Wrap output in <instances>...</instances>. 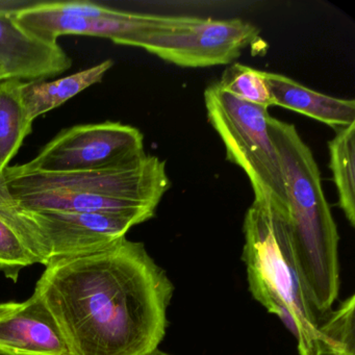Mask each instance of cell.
Returning a JSON list of instances; mask_svg holds the SVG:
<instances>
[{"label": "cell", "instance_id": "12", "mask_svg": "<svg viewBox=\"0 0 355 355\" xmlns=\"http://www.w3.org/2000/svg\"><path fill=\"white\" fill-rule=\"evenodd\" d=\"M273 105L318 120L334 130L355 123L354 101H345L322 94L282 74L263 71Z\"/></svg>", "mask_w": 355, "mask_h": 355}, {"label": "cell", "instance_id": "10", "mask_svg": "<svg viewBox=\"0 0 355 355\" xmlns=\"http://www.w3.org/2000/svg\"><path fill=\"white\" fill-rule=\"evenodd\" d=\"M0 355H70L55 318L36 294L0 303Z\"/></svg>", "mask_w": 355, "mask_h": 355}, {"label": "cell", "instance_id": "20", "mask_svg": "<svg viewBox=\"0 0 355 355\" xmlns=\"http://www.w3.org/2000/svg\"><path fill=\"white\" fill-rule=\"evenodd\" d=\"M5 80H8L7 76H6L3 68L0 67V83L5 82Z\"/></svg>", "mask_w": 355, "mask_h": 355}, {"label": "cell", "instance_id": "1", "mask_svg": "<svg viewBox=\"0 0 355 355\" xmlns=\"http://www.w3.org/2000/svg\"><path fill=\"white\" fill-rule=\"evenodd\" d=\"M173 292L144 244L125 236L51 261L34 294L55 318L70 355H142L165 338Z\"/></svg>", "mask_w": 355, "mask_h": 355}, {"label": "cell", "instance_id": "11", "mask_svg": "<svg viewBox=\"0 0 355 355\" xmlns=\"http://www.w3.org/2000/svg\"><path fill=\"white\" fill-rule=\"evenodd\" d=\"M72 61L58 42L22 28L12 13L0 11V67L8 80L40 82L70 69Z\"/></svg>", "mask_w": 355, "mask_h": 355}, {"label": "cell", "instance_id": "8", "mask_svg": "<svg viewBox=\"0 0 355 355\" xmlns=\"http://www.w3.org/2000/svg\"><path fill=\"white\" fill-rule=\"evenodd\" d=\"M144 153L140 130L105 121L62 130L22 167L47 173L89 171L122 165Z\"/></svg>", "mask_w": 355, "mask_h": 355}, {"label": "cell", "instance_id": "18", "mask_svg": "<svg viewBox=\"0 0 355 355\" xmlns=\"http://www.w3.org/2000/svg\"><path fill=\"white\" fill-rule=\"evenodd\" d=\"M217 83L220 88L247 103L267 110L273 105L263 71L234 63L224 70L221 80Z\"/></svg>", "mask_w": 355, "mask_h": 355}, {"label": "cell", "instance_id": "6", "mask_svg": "<svg viewBox=\"0 0 355 355\" xmlns=\"http://www.w3.org/2000/svg\"><path fill=\"white\" fill-rule=\"evenodd\" d=\"M259 39V28L239 18L155 15L126 46L144 49L180 67L205 68L230 65Z\"/></svg>", "mask_w": 355, "mask_h": 355}, {"label": "cell", "instance_id": "13", "mask_svg": "<svg viewBox=\"0 0 355 355\" xmlns=\"http://www.w3.org/2000/svg\"><path fill=\"white\" fill-rule=\"evenodd\" d=\"M113 65L112 60H107L53 82H22L20 94L28 119L34 122L40 116L61 107L83 91L98 84Z\"/></svg>", "mask_w": 355, "mask_h": 355}, {"label": "cell", "instance_id": "17", "mask_svg": "<svg viewBox=\"0 0 355 355\" xmlns=\"http://www.w3.org/2000/svg\"><path fill=\"white\" fill-rule=\"evenodd\" d=\"M354 295L328 311L320 320L323 355H355Z\"/></svg>", "mask_w": 355, "mask_h": 355}, {"label": "cell", "instance_id": "9", "mask_svg": "<svg viewBox=\"0 0 355 355\" xmlns=\"http://www.w3.org/2000/svg\"><path fill=\"white\" fill-rule=\"evenodd\" d=\"M12 15L22 28L51 42H58L63 36H89L109 39L124 46L155 17L89 1L32 3Z\"/></svg>", "mask_w": 355, "mask_h": 355}, {"label": "cell", "instance_id": "16", "mask_svg": "<svg viewBox=\"0 0 355 355\" xmlns=\"http://www.w3.org/2000/svg\"><path fill=\"white\" fill-rule=\"evenodd\" d=\"M328 143L330 169L334 175L338 205L352 227L355 226V123L336 130Z\"/></svg>", "mask_w": 355, "mask_h": 355}, {"label": "cell", "instance_id": "5", "mask_svg": "<svg viewBox=\"0 0 355 355\" xmlns=\"http://www.w3.org/2000/svg\"><path fill=\"white\" fill-rule=\"evenodd\" d=\"M207 119L226 149L228 161L244 170L254 200L269 203L288 217V200L279 155L268 130L269 113L220 88L205 91Z\"/></svg>", "mask_w": 355, "mask_h": 355}, {"label": "cell", "instance_id": "19", "mask_svg": "<svg viewBox=\"0 0 355 355\" xmlns=\"http://www.w3.org/2000/svg\"><path fill=\"white\" fill-rule=\"evenodd\" d=\"M142 355H170L168 353L163 352V351L159 350V348L155 349V350L150 351V352L145 353V354Z\"/></svg>", "mask_w": 355, "mask_h": 355}, {"label": "cell", "instance_id": "14", "mask_svg": "<svg viewBox=\"0 0 355 355\" xmlns=\"http://www.w3.org/2000/svg\"><path fill=\"white\" fill-rule=\"evenodd\" d=\"M21 83L15 80L0 83V176H3L33 130L34 122L28 119L22 103Z\"/></svg>", "mask_w": 355, "mask_h": 355}, {"label": "cell", "instance_id": "15", "mask_svg": "<svg viewBox=\"0 0 355 355\" xmlns=\"http://www.w3.org/2000/svg\"><path fill=\"white\" fill-rule=\"evenodd\" d=\"M18 207L5 176H0V272L14 282L24 268L38 263L18 232Z\"/></svg>", "mask_w": 355, "mask_h": 355}, {"label": "cell", "instance_id": "3", "mask_svg": "<svg viewBox=\"0 0 355 355\" xmlns=\"http://www.w3.org/2000/svg\"><path fill=\"white\" fill-rule=\"evenodd\" d=\"M3 176L18 205L32 211H157L172 184L166 162L146 153L105 169L47 173L16 165Z\"/></svg>", "mask_w": 355, "mask_h": 355}, {"label": "cell", "instance_id": "2", "mask_svg": "<svg viewBox=\"0 0 355 355\" xmlns=\"http://www.w3.org/2000/svg\"><path fill=\"white\" fill-rule=\"evenodd\" d=\"M268 130L284 173L293 248L313 309L322 318L340 292L338 228L317 162L294 124L269 116Z\"/></svg>", "mask_w": 355, "mask_h": 355}, {"label": "cell", "instance_id": "7", "mask_svg": "<svg viewBox=\"0 0 355 355\" xmlns=\"http://www.w3.org/2000/svg\"><path fill=\"white\" fill-rule=\"evenodd\" d=\"M155 211H69L18 209L17 230L37 263L86 254L125 238Z\"/></svg>", "mask_w": 355, "mask_h": 355}, {"label": "cell", "instance_id": "4", "mask_svg": "<svg viewBox=\"0 0 355 355\" xmlns=\"http://www.w3.org/2000/svg\"><path fill=\"white\" fill-rule=\"evenodd\" d=\"M243 232L242 259L253 298L282 320L296 338L299 355H323L321 317L299 269L286 216L254 200L245 215Z\"/></svg>", "mask_w": 355, "mask_h": 355}]
</instances>
